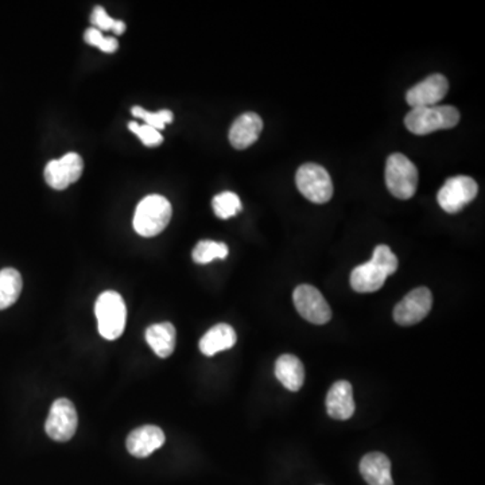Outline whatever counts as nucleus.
Wrapping results in <instances>:
<instances>
[{
    "mask_svg": "<svg viewBox=\"0 0 485 485\" xmlns=\"http://www.w3.org/2000/svg\"><path fill=\"white\" fill-rule=\"evenodd\" d=\"M398 270V258L389 246L376 247L370 262L358 266L350 274V286L358 293H373L383 288L387 277Z\"/></svg>",
    "mask_w": 485,
    "mask_h": 485,
    "instance_id": "obj_1",
    "label": "nucleus"
},
{
    "mask_svg": "<svg viewBox=\"0 0 485 485\" xmlns=\"http://www.w3.org/2000/svg\"><path fill=\"white\" fill-rule=\"evenodd\" d=\"M458 121L460 112L450 105L412 108L404 118L407 130L415 135H427L435 131L449 130L456 127Z\"/></svg>",
    "mask_w": 485,
    "mask_h": 485,
    "instance_id": "obj_2",
    "label": "nucleus"
},
{
    "mask_svg": "<svg viewBox=\"0 0 485 485\" xmlns=\"http://www.w3.org/2000/svg\"><path fill=\"white\" fill-rule=\"evenodd\" d=\"M172 213V204L164 196H147L136 208L134 228L141 236H157L169 226Z\"/></svg>",
    "mask_w": 485,
    "mask_h": 485,
    "instance_id": "obj_3",
    "label": "nucleus"
},
{
    "mask_svg": "<svg viewBox=\"0 0 485 485\" xmlns=\"http://www.w3.org/2000/svg\"><path fill=\"white\" fill-rule=\"evenodd\" d=\"M99 333L105 340L119 339L123 335L127 319L125 299L116 291H104L95 305Z\"/></svg>",
    "mask_w": 485,
    "mask_h": 485,
    "instance_id": "obj_4",
    "label": "nucleus"
},
{
    "mask_svg": "<svg viewBox=\"0 0 485 485\" xmlns=\"http://www.w3.org/2000/svg\"><path fill=\"white\" fill-rule=\"evenodd\" d=\"M386 184L394 197L409 200L417 192V167L404 154H392L387 159Z\"/></svg>",
    "mask_w": 485,
    "mask_h": 485,
    "instance_id": "obj_5",
    "label": "nucleus"
},
{
    "mask_svg": "<svg viewBox=\"0 0 485 485\" xmlns=\"http://www.w3.org/2000/svg\"><path fill=\"white\" fill-rule=\"evenodd\" d=\"M296 184L302 196L312 203L325 204L332 198V178L319 165H302L296 174Z\"/></svg>",
    "mask_w": 485,
    "mask_h": 485,
    "instance_id": "obj_6",
    "label": "nucleus"
},
{
    "mask_svg": "<svg viewBox=\"0 0 485 485\" xmlns=\"http://www.w3.org/2000/svg\"><path fill=\"white\" fill-rule=\"evenodd\" d=\"M79 417L76 407L69 399H57L51 404L48 420L45 423V430L49 437L57 443H66L76 435Z\"/></svg>",
    "mask_w": 485,
    "mask_h": 485,
    "instance_id": "obj_7",
    "label": "nucleus"
},
{
    "mask_svg": "<svg viewBox=\"0 0 485 485\" xmlns=\"http://www.w3.org/2000/svg\"><path fill=\"white\" fill-rule=\"evenodd\" d=\"M477 190L479 187L473 178L466 175L449 178L438 192V204L448 213H458L474 200Z\"/></svg>",
    "mask_w": 485,
    "mask_h": 485,
    "instance_id": "obj_8",
    "label": "nucleus"
},
{
    "mask_svg": "<svg viewBox=\"0 0 485 485\" xmlns=\"http://www.w3.org/2000/svg\"><path fill=\"white\" fill-rule=\"evenodd\" d=\"M293 301L296 312L312 324L324 325L332 319V311L327 299L313 286H298L294 290Z\"/></svg>",
    "mask_w": 485,
    "mask_h": 485,
    "instance_id": "obj_9",
    "label": "nucleus"
},
{
    "mask_svg": "<svg viewBox=\"0 0 485 485\" xmlns=\"http://www.w3.org/2000/svg\"><path fill=\"white\" fill-rule=\"evenodd\" d=\"M432 306V291L427 288L414 289L394 309V319L402 327H412L422 321Z\"/></svg>",
    "mask_w": 485,
    "mask_h": 485,
    "instance_id": "obj_10",
    "label": "nucleus"
},
{
    "mask_svg": "<svg viewBox=\"0 0 485 485\" xmlns=\"http://www.w3.org/2000/svg\"><path fill=\"white\" fill-rule=\"evenodd\" d=\"M84 161L76 153L65 154L61 159H53L45 167V181L49 187L64 190L81 178Z\"/></svg>",
    "mask_w": 485,
    "mask_h": 485,
    "instance_id": "obj_11",
    "label": "nucleus"
},
{
    "mask_svg": "<svg viewBox=\"0 0 485 485\" xmlns=\"http://www.w3.org/2000/svg\"><path fill=\"white\" fill-rule=\"evenodd\" d=\"M449 82L443 74H432L407 92V104L412 108L435 107L446 96Z\"/></svg>",
    "mask_w": 485,
    "mask_h": 485,
    "instance_id": "obj_12",
    "label": "nucleus"
},
{
    "mask_svg": "<svg viewBox=\"0 0 485 485\" xmlns=\"http://www.w3.org/2000/svg\"><path fill=\"white\" fill-rule=\"evenodd\" d=\"M165 441L166 438H165V433L162 432L161 427L147 425V427L133 430L128 435L126 445H127L128 453L133 454L134 458H146L157 449L161 448Z\"/></svg>",
    "mask_w": 485,
    "mask_h": 485,
    "instance_id": "obj_13",
    "label": "nucleus"
},
{
    "mask_svg": "<svg viewBox=\"0 0 485 485\" xmlns=\"http://www.w3.org/2000/svg\"><path fill=\"white\" fill-rule=\"evenodd\" d=\"M262 130L263 120L258 113H242L234 121L229 130V142L235 149H247L259 139Z\"/></svg>",
    "mask_w": 485,
    "mask_h": 485,
    "instance_id": "obj_14",
    "label": "nucleus"
},
{
    "mask_svg": "<svg viewBox=\"0 0 485 485\" xmlns=\"http://www.w3.org/2000/svg\"><path fill=\"white\" fill-rule=\"evenodd\" d=\"M327 412L333 420H347L355 412L353 389L345 381H336L327 396Z\"/></svg>",
    "mask_w": 485,
    "mask_h": 485,
    "instance_id": "obj_15",
    "label": "nucleus"
},
{
    "mask_svg": "<svg viewBox=\"0 0 485 485\" xmlns=\"http://www.w3.org/2000/svg\"><path fill=\"white\" fill-rule=\"evenodd\" d=\"M360 473L368 485H394L391 461L386 454L373 451L361 458Z\"/></svg>",
    "mask_w": 485,
    "mask_h": 485,
    "instance_id": "obj_16",
    "label": "nucleus"
},
{
    "mask_svg": "<svg viewBox=\"0 0 485 485\" xmlns=\"http://www.w3.org/2000/svg\"><path fill=\"white\" fill-rule=\"evenodd\" d=\"M275 376L289 391H299L305 381V368L296 356L282 355L275 363Z\"/></svg>",
    "mask_w": 485,
    "mask_h": 485,
    "instance_id": "obj_17",
    "label": "nucleus"
},
{
    "mask_svg": "<svg viewBox=\"0 0 485 485\" xmlns=\"http://www.w3.org/2000/svg\"><path fill=\"white\" fill-rule=\"evenodd\" d=\"M236 332L228 324H218L211 327L200 340L201 352L205 356H213L221 350H229L236 344Z\"/></svg>",
    "mask_w": 485,
    "mask_h": 485,
    "instance_id": "obj_18",
    "label": "nucleus"
},
{
    "mask_svg": "<svg viewBox=\"0 0 485 485\" xmlns=\"http://www.w3.org/2000/svg\"><path fill=\"white\" fill-rule=\"evenodd\" d=\"M175 339H177V333H175L174 325L170 322H159L147 327V344L159 358H169L174 352Z\"/></svg>",
    "mask_w": 485,
    "mask_h": 485,
    "instance_id": "obj_19",
    "label": "nucleus"
},
{
    "mask_svg": "<svg viewBox=\"0 0 485 485\" xmlns=\"http://www.w3.org/2000/svg\"><path fill=\"white\" fill-rule=\"evenodd\" d=\"M22 286L19 271L12 267L0 271V311L14 305L22 293Z\"/></svg>",
    "mask_w": 485,
    "mask_h": 485,
    "instance_id": "obj_20",
    "label": "nucleus"
},
{
    "mask_svg": "<svg viewBox=\"0 0 485 485\" xmlns=\"http://www.w3.org/2000/svg\"><path fill=\"white\" fill-rule=\"evenodd\" d=\"M228 247L224 242L203 240L198 242L197 246L193 250V260L197 265H208L215 259H226L228 257Z\"/></svg>",
    "mask_w": 485,
    "mask_h": 485,
    "instance_id": "obj_21",
    "label": "nucleus"
},
{
    "mask_svg": "<svg viewBox=\"0 0 485 485\" xmlns=\"http://www.w3.org/2000/svg\"><path fill=\"white\" fill-rule=\"evenodd\" d=\"M212 206H213V211L218 218L227 220V219L234 218L242 211V201L236 193L223 192L213 198Z\"/></svg>",
    "mask_w": 485,
    "mask_h": 485,
    "instance_id": "obj_22",
    "label": "nucleus"
},
{
    "mask_svg": "<svg viewBox=\"0 0 485 485\" xmlns=\"http://www.w3.org/2000/svg\"><path fill=\"white\" fill-rule=\"evenodd\" d=\"M90 22L100 32L105 30V32H113L116 35H123L126 32V23L123 20L113 19L102 6L95 7L92 15H90Z\"/></svg>",
    "mask_w": 485,
    "mask_h": 485,
    "instance_id": "obj_23",
    "label": "nucleus"
},
{
    "mask_svg": "<svg viewBox=\"0 0 485 485\" xmlns=\"http://www.w3.org/2000/svg\"><path fill=\"white\" fill-rule=\"evenodd\" d=\"M131 113L136 118L142 119L144 120L147 126L150 127L156 128V130L161 131L166 127V125L172 123L173 121V112L169 110L158 111V112H150V111L144 110V108L134 107L131 110Z\"/></svg>",
    "mask_w": 485,
    "mask_h": 485,
    "instance_id": "obj_24",
    "label": "nucleus"
},
{
    "mask_svg": "<svg viewBox=\"0 0 485 485\" xmlns=\"http://www.w3.org/2000/svg\"><path fill=\"white\" fill-rule=\"evenodd\" d=\"M85 42L89 45L96 46L100 50L104 53H115L118 50L119 43L115 38L104 37L103 33L97 28L89 27L84 35Z\"/></svg>",
    "mask_w": 485,
    "mask_h": 485,
    "instance_id": "obj_25",
    "label": "nucleus"
},
{
    "mask_svg": "<svg viewBox=\"0 0 485 485\" xmlns=\"http://www.w3.org/2000/svg\"><path fill=\"white\" fill-rule=\"evenodd\" d=\"M128 130L135 134L147 147H156L164 142L161 133L147 125H138L135 121H131L128 123Z\"/></svg>",
    "mask_w": 485,
    "mask_h": 485,
    "instance_id": "obj_26",
    "label": "nucleus"
}]
</instances>
